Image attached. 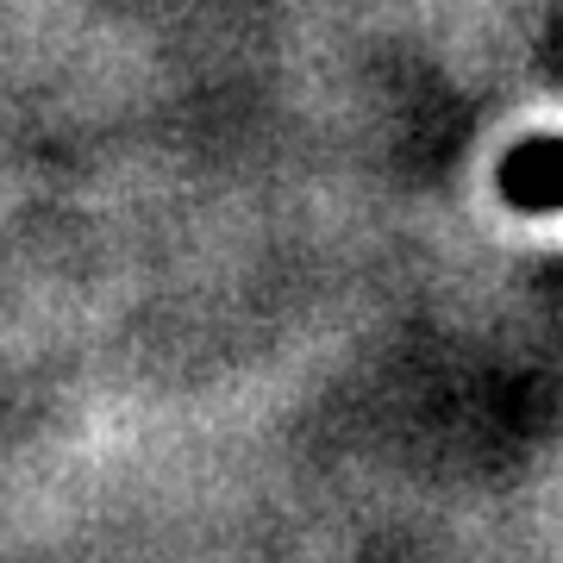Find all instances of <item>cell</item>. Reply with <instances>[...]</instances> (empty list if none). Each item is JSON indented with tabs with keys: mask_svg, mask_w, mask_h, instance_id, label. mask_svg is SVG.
<instances>
[{
	"mask_svg": "<svg viewBox=\"0 0 563 563\" xmlns=\"http://www.w3.org/2000/svg\"><path fill=\"white\" fill-rule=\"evenodd\" d=\"M514 213H563V139H520L495 169Z\"/></svg>",
	"mask_w": 563,
	"mask_h": 563,
	"instance_id": "obj_1",
	"label": "cell"
}]
</instances>
